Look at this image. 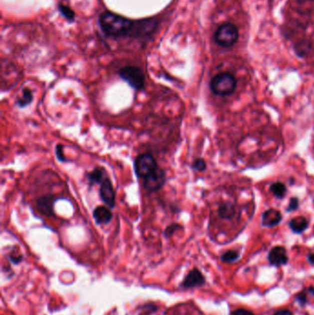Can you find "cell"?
Listing matches in <instances>:
<instances>
[{
    "instance_id": "obj_1",
    "label": "cell",
    "mask_w": 314,
    "mask_h": 315,
    "mask_svg": "<svg viewBox=\"0 0 314 315\" xmlns=\"http://www.w3.org/2000/svg\"><path fill=\"white\" fill-rule=\"evenodd\" d=\"M99 21L101 30L107 35L121 37L133 34L135 21L114 14L113 12H104L103 14H101Z\"/></svg>"
},
{
    "instance_id": "obj_19",
    "label": "cell",
    "mask_w": 314,
    "mask_h": 315,
    "mask_svg": "<svg viewBox=\"0 0 314 315\" xmlns=\"http://www.w3.org/2000/svg\"><path fill=\"white\" fill-rule=\"evenodd\" d=\"M220 258H221V261L227 263V264H231V263L237 261L238 259L240 258V253L238 251H227L221 256Z\"/></svg>"
},
{
    "instance_id": "obj_3",
    "label": "cell",
    "mask_w": 314,
    "mask_h": 315,
    "mask_svg": "<svg viewBox=\"0 0 314 315\" xmlns=\"http://www.w3.org/2000/svg\"><path fill=\"white\" fill-rule=\"evenodd\" d=\"M119 76L126 83L136 90H141L145 87L146 77L141 68L137 66L127 65L122 67L118 72Z\"/></svg>"
},
{
    "instance_id": "obj_26",
    "label": "cell",
    "mask_w": 314,
    "mask_h": 315,
    "mask_svg": "<svg viewBox=\"0 0 314 315\" xmlns=\"http://www.w3.org/2000/svg\"><path fill=\"white\" fill-rule=\"evenodd\" d=\"M7 259L9 260L12 264H15V265H18L20 264L22 260H23V256L21 255H15V254H10L7 256Z\"/></svg>"
},
{
    "instance_id": "obj_15",
    "label": "cell",
    "mask_w": 314,
    "mask_h": 315,
    "mask_svg": "<svg viewBox=\"0 0 314 315\" xmlns=\"http://www.w3.org/2000/svg\"><path fill=\"white\" fill-rule=\"evenodd\" d=\"M308 226V220L304 217H297L290 221V228L294 233H303Z\"/></svg>"
},
{
    "instance_id": "obj_8",
    "label": "cell",
    "mask_w": 314,
    "mask_h": 315,
    "mask_svg": "<svg viewBox=\"0 0 314 315\" xmlns=\"http://www.w3.org/2000/svg\"><path fill=\"white\" fill-rule=\"evenodd\" d=\"M100 185L101 187H100L99 193H100L101 201L104 203L108 208L112 209L115 207L116 194H115V190L113 188V183L110 177L108 176L104 179Z\"/></svg>"
},
{
    "instance_id": "obj_20",
    "label": "cell",
    "mask_w": 314,
    "mask_h": 315,
    "mask_svg": "<svg viewBox=\"0 0 314 315\" xmlns=\"http://www.w3.org/2000/svg\"><path fill=\"white\" fill-rule=\"evenodd\" d=\"M159 310V307L153 304V303H148L141 305L139 307V311L141 312L139 315H151L156 313Z\"/></svg>"
},
{
    "instance_id": "obj_4",
    "label": "cell",
    "mask_w": 314,
    "mask_h": 315,
    "mask_svg": "<svg viewBox=\"0 0 314 315\" xmlns=\"http://www.w3.org/2000/svg\"><path fill=\"white\" fill-rule=\"evenodd\" d=\"M159 167L154 157L149 153L138 155L134 162V169L137 178L145 179Z\"/></svg>"
},
{
    "instance_id": "obj_6",
    "label": "cell",
    "mask_w": 314,
    "mask_h": 315,
    "mask_svg": "<svg viewBox=\"0 0 314 315\" xmlns=\"http://www.w3.org/2000/svg\"><path fill=\"white\" fill-rule=\"evenodd\" d=\"M165 182L166 173L161 168L158 167L153 173L143 179V187L149 193H153L160 190L165 185Z\"/></svg>"
},
{
    "instance_id": "obj_22",
    "label": "cell",
    "mask_w": 314,
    "mask_h": 315,
    "mask_svg": "<svg viewBox=\"0 0 314 315\" xmlns=\"http://www.w3.org/2000/svg\"><path fill=\"white\" fill-rule=\"evenodd\" d=\"M180 229H182V226L179 223L173 222L172 224H170V225H168L166 227V229L163 232V236L166 239L171 238L172 235Z\"/></svg>"
},
{
    "instance_id": "obj_9",
    "label": "cell",
    "mask_w": 314,
    "mask_h": 315,
    "mask_svg": "<svg viewBox=\"0 0 314 315\" xmlns=\"http://www.w3.org/2000/svg\"><path fill=\"white\" fill-rule=\"evenodd\" d=\"M59 199L58 196H54L52 194H47L44 196H40L36 201V208L39 213L47 216V217H53L54 213V204Z\"/></svg>"
},
{
    "instance_id": "obj_30",
    "label": "cell",
    "mask_w": 314,
    "mask_h": 315,
    "mask_svg": "<svg viewBox=\"0 0 314 315\" xmlns=\"http://www.w3.org/2000/svg\"><path fill=\"white\" fill-rule=\"evenodd\" d=\"M307 258H308V262L309 263H310V264H311V265H313V266H314V253H313V254H310V255H309L308 257H307Z\"/></svg>"
},
{
    "instance_id": "obj_2",
    "label": "cell",
    "mask_w": 314,
    "mask_h": 315,
    "mask_svg": "<svg viewBox=\"0 0 314 315\" xmlns=\"http://www.w3.org/2000/svg\"><path fill=\"white\" fill-rule=\"evenodd\" d=\"M237 87V80L230 73L222 72L211 79L210 89L218 96L231 95Z\"/></svg>"
},
{
    "instance_id": "obj_17",
    "label": "cell",
    "mask_w": 314,
    "mask_h": 315,
    "mask_svg": "<svg viewBox=\"0 0 314 315\" xmlns=\"http://www.w3.org/2000/svg\"><path fill=\"white\" fill-rule=\"evenodd\" d=\"M33 92L31 89L29 88H24L22 89V95L20 98H18L16 101V105L18 108L27 107L28 105H30V103L33 101Z\"/></svg>"
},
{
    "instance_id": "obj_27",
    "label": "cell",
    "mask_w": 314,
    "mask_h": 315,
    "mask_svg": "<svg viewBox=\"0 0 314 315\" xmlns=\"http://www.w3.org/2000/svg\"><path fill=\"white\" fill-rule=\"evenodd\" d=\"M300 206V203H299V199L297 197H293L291 198V201H290V205L288 207V211H295L297 210V208H299Z\"/></svg>"
},
{
    "instance_id": "obj_18",
    "label": "cell",
    "mask_w": 314,
    "mask_h": 315,
    "mask_svg": "<svg viewBox=\"0 0 314 315\" xmlns=\"http://www.w3.org/2000/svg\"><path fill=\"white\" fill-rule=\"evenodd\" d=\"M270 191L272 192L273 195L277 198L282 199V198H284L286 194H287V187L282 183L278 182V183H274L271 185Z\"/></svg>"
},
{
    "instance_id": "obj_21",
    "label": "cell",
    "mask_w": 314,
    "mask_h": 315,
    "mask_svg": "<svg viewBox=\"0 0 314 315\" xmlns=\"http://www.w3.org/2000/svg\"><path fill=\"white\" fill-rule=\"evenodd\" d=\"M58 10L63 17H65L66 19H68L70 21L75 18V12L73 11L69 6L60 4L58 6Z\"/></svg>"
},
{
    "instance_id": "obj_28",
    "label": "cell",
    "mask_w": 314,
    "mask_h": 315,
    "mask_svg": "<svg viewBox=\"0 0 314 315\" xmlns=\"http://www.w3.org/2000/svg\"><path fill=\"white\" fill-rule=\"evenodd\" d=\"M230 315H255L254 313H252L251 311L245 309H238L235 311H232Z\"/></svg>"
},
{
    "instance_id": "obj_13",
    "label": "cell",
    "mask_w": 314,
    "mask_h": 315,
    "mask_svg": "<svg viewBox=\"0 0 314 315\" xmlns=\"http://www.w3.org/2000/svg\"><path fill=\"white\" fill-rule=\"evenodd\" d=\"M281 220H282L281 212L275 208H270L267 211H265L262 216L263 226L268 227V228H272V227L279 225Z\"/></svg>"
},
{
    "instance_id": "obj_25",
    "label": "cell",
    "mask_w": 314,
    "mask_h": 315,
    "mask_svg": "<svg viewBox=\"0 0 314 315\" xmlns=\"http://www.w3.org/2000/svg\"><path fill=\"white\" fill-rule=\"evenodd\" d=\"M308 292L307 291L305 292H300L298 293L295 297V301L298 304H300L302 307H304L307 304V296H308Z\"/></svg>"
},
{
    "instance_id": "obj_7",
    "label": "cell",
    "mask_w": 314,
    "mask_h": 315,
    "mask_svg": "<svg viewBox=\"0 0 314 315\" xmlns=\"http://www.w3.org/2000/svg\"><path fill=\"white\" fill-rule=\"evenodd\" d=\"M206 284V278L201 271L197 268L190 270L188 274L184 277V280L181 282L180 288L183 290H193L200 288Z\"/></svg>"
},
{
    "instance_id": "obj_5",
    "label": "cell",
    "mask_w": 314,
    "mask_h": 315,
    "mask_svg": "<svg viewBox=\"0 0 314 315\" xmlns=\"http://www.w3.org/2000/svg\"><path fill=\"white\" fill-rule=\"evenodd\" d=\"M239 38V30L235 25L226 23L221 25L215 33V40L223 47H231Z\"/></svg>"
},
{
    "instance_id": "obj_23",
    "label": "cell",
    "mask_w": 314,
    "mask_h": 315,
    "mask_svg": "<svg viewBox=\"0 0 314 315\" xmlns=\"http://www.w3.org/2000/svg\"><path fill=\"white\" fill-rule=\"evenodd\" d=\"M191 167L193 170H195L196 172H204L207 169V163L204 159H196L193 161V163L191 164Z\"/></svg>"
},
{
    "instance_id": "obj_16",
    "label": "cell",
    "mask_w": 314,
    "mask_h": 315,
    "mask_svg": "<svg viewBox=\"0 0 314 315\" xmlns=\"http://www.w3.org/2000/svg\"><path fill=\"white\" fill-rule=\"evenodd\" d=\"M236 214V208L230 202L223 203L219 208V215L221 219L231 220Z\"/></svg>"
},
{
    "instance_id": "obj_24",
    "label": "cell",
    "mask_w": 314,
    "mask_h": 315,
    "mask_svg": "<svg viewBox=\"0 0 314 315\" xmlns=\"http://www.w3.org/2000/svg\"><path fill=\"white\" fill-rule=\"evenodd\" d=\"M55 156H56L57 160L61 162H65L67 161L65 158V153H64V145L57 144L55 146Z\"/></svg>"
},
{
    "instance_id": "obj_14",
    "label": "cell",
    "mask_w": 314,
    "mask_h": 315,
    "mask_svg": "<svg viewBox=\"0 0 314 315\" xmlns=\"http://www.w3.org/2000/svg\"><path fill=\"white\" fill-rule=\"evenodd\" d=\"M108 176L109 175L105 168L96 167L91 172L88 173L87 178H88L89 186H92L94 185H101V182Z\"/></svg>"
},
{
    "instance_id": "obj_29",
    "label": "cell",
    "mask_w": 314,
    "mask_h": 315,
    "mask_svg": "<svg viewBox=\"0 0 314 315\" xmlns=\"http://www.w3.org/2000/svg\"><path fill=\"white\" fill-rule=\"evenodd\" d=\"M273 315H294L292 313H291V311H289V310H281V311H279V312H277V313H275Z\"/></svg>"
},
{
    "instance_id": "obj_10",
    "label": "cell",
    "mask_w": 314,
    "mask_h": 315,
    "mask_svg": "<svg viewBox=\"0 0 314 315\" xmlns=\"http://www.w3.org/2000/svg\"><path fill=\"white\" fill-rule=\"evenodd\" d=\"M158 26V20L154 18H147L136 20L134 25L132 36H147L151 34Z\"/></svg>"
},
{
    "instance_id": "obj_31",
    "label": "cell",
    "mask_w": 314,
    "mask_h": 315,
    "mask_svg": "<svg viewBox=\"0 0 314 315\" xmlns=\"http://www.w3.org/2000/svg\"><path fill=\"white\" fill-rule=\"evenodd\" d=\"M307 292H308L309 294H311V295H314V287H310L308 290H307Z\"/></svg>"
},
{
    "instance_id": "obj_11",
    "label": "cell",
    "mask_w": 314,
    "mask_h": 315,
    "mask_svg": "<svg viewBox=\"0 0 314 315\" xmlns=\"http://www.w3.org/2000/svg\"><path fill=\"white\" fill-rule=\"evenodd\" d=\"M268 261L273 267L286 266L289 262L287 250L282 246H276L272 248L268 254Z\"/></svg>"
},
{
    "instance_id": "obj_12",
    "label": "cell",
    "mask_w": 314,
    "mask_h": 315,
    "mask_svg": "<svg viewBox=\"0 0 314 315\" xmlns=\"http://www.w3.org/2000/svg\"><path fill=\"white\" fill-rule=\"evenodd\" d=\"M92 216L96 224L98 225H107L113 219V213L111 209L104 206H98L97 208H95Z\"/></svg>"
}]
</instances>
